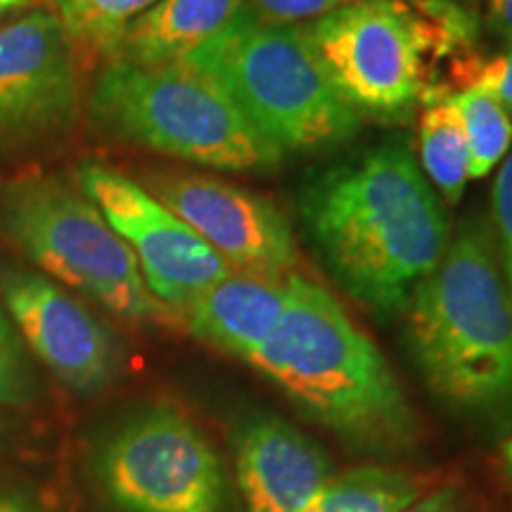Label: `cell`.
<instances>
[{
  "mask_svg": "<svg viewBox=\"0 0 512 512\" xmlns=\"http://www.w3.org/2000/svg\"><path fill=\"white\" fill-rule=\"evenodd\" d=\"M406 512H463L456 489H439L434 494L418 498Z\"/></svg>",
  "mask_w": 512,
  "mask_h": 512,
  "instance_id": "cb8c5ba5",
  "label": "cell"
},
{
  "mask_svg": "<svg viewBox=\"0 0 512 512\" xmlns=\"http://www.w3.org/2000/svg\"><path fill=\"white\" fill-rule=\"evenodd\" d=\"M0 294L24 347L69 392L95 396L117 380V337L67 287L31 268L0 264Z\"/></svg>",
  "mask_w": 512,
  "mask_h": 512,
  "instance_id": "7c38bea8",
  "label": "cell"
},
{
  "mask_svg": "<svg viewBox=\"0 0 512 512\" xmlns=\"http://www.w3.org/2000/svg\"><path fill=\"white\" fill-rule=\"evenodd\" d=\"M247 363L358 451L396 453L418 439L413 406L373 339L302 275H290L283 318Z\"/></svg>",
  "mask_w": 512,
  "mask_h": 512,
  "instance_id": "7a4b0ae2",
  "label": "cell"
},
{
  "mask_svg": "<svg viewBox=\"0 0 512 512\" xmlns=\"http://www.w3.org/2000/svg\"><path fill=\"white\" fill-rule=\"evenodd\" d=\"M418 136L425 178L448 204H456L470 181V150L463 121L451 100L444 98L427 105L420 117Z\"/></svg>",
  "mask_w": 512,
  "mask_h": 512,
  "instance_id": "e0dca14e",
  "label": "cell"
},
{
  "mask_svg": "<svg viewBox=\"0 0 512 512\" xmlns=\"http://www.w3.org/2000/svg\"><path fill=\"white\" fill-rule=\"evenodd\" d=\"M34 399V375L27 361V347L12 320L0 306V406H27Z\"/></svg>",
  "mask_w": 512,
  "mask_h": 512,
  "instance_id": "ffe728a7",
  "label": "cell"
},
{
  "mask_svg": "<svg viewBox=\"0 0 512 512\" xmlns=\"http://www.w3.org/2000/svg\"><path fill=\"white\" fill-rule=\"evenodd\" d=\"M0 235L38 273L131 323L171 316L147 290L138 261L100 209L55 174H24L0 185Z\"/></svg>",
  "mask_w": 512,
  "mask_h": 512,
  "instance_id": "8992f818",
  "label": "cell"
},
{
  "mask_svg": "<svg viewBox=\"0 0 512 512\" xmlns=\"http://www.w3.org/2000/svg\"><path fill=\"white\" fill-rule=\"evenodd\" d=\"M145 188L195 230L233 273L290 278L297 266L290 223L266 197L185 171L150 174Z\"/></svg>",
  "mask_w": 512,
  "mask_h": 512,
  "instance_id": "8fae6325",
  "label": "cell"
},
{
  "mask_svg": "<svg viewBox=\"0 0 512 512\" xmlns=\"http://www.w3.org/2000/svg\"><path fill=\"white\" fill-rule=\"evenodd\" d=\"M74 185L126 242L147 290L171 313H185L204 292L233 273L145 185L112 166L86 159L76 166Z\"/></svg>",
  "mask_w": 512,
  "mask_h": 512,
  "instance_id": "9c48e42d",
  "label": "cell"
},
{
  "mask_svg": "<svg viewBox=\"0 0 512 512\" xmlns=\"http://www.w3.org/2000/svg\"><path fill=\"white\" fill-rule=\"evenodd\" d=\"M157 0H55V15L74 46L112 57L124 31Z\"/></svg>",
  "mask_w": 512,
  "mask_h": 512,
  "instance_id": "ac0fdd59",
  "label": "cell"
},
{
  "mask_svg": "<svg viewBox=\"0 0 512 512\" xmlns=\"http://www.w3.org/2000/svg\"><path fill=\"white\" fill-rule=\"evenodd\" d=\"M406 309L413 356L434 394L465 411H510L512 297L482 219L448 240Z\"/></svg>",
  "mask_w": 512,
  "mask_h": 512,
  "instance_id": "3957f363",
  "label": "cell"
},
{
  "mask_svg": "<svg viewBox=\"0 0 512 512\" xmlns=\"http://www.w3.org/2000/svg\"><path fill=\"white\" fill-rule=\"evenodd\" d=\"M242 8L245 0H157L124 31L112 57L143 67L181 64L219 36Z\"/></svg>",
  "mask_w": 512,
  "mask_h": 512,
  "instance_id": "9a60e30c",
  "label": "cell"
},
{
  "mask_svg": "<svg viewBox=\"0 0 512 512\" xmlns=\"http://www.w3.org/2000/svg\"><path fill=\"white\" fill-rule=\"evenodd\" d=\"M88 114L121 143L207 169L256 174L283 162L238 105L183 62L143 67L112 57L93 83Z\"/></svg>",
  "mask_w": 512,
  "mask_h": 512,
  "instance_id": "277c9868",
  "label": "cell"
},
{
  "mask_svg": "<svg viewBox=\"0 0 512 512\" xmlns=\"http://www.w3.org/2000/svg\"><path fill=\"white\" fill-rule=\"evenodd\" d=\"M290 278L230 273L183 313L190 335L223 354L249 361L283 318Z\"/></svg>",
  "mask_w": 512,
  "mask_h": 512,
  "instance_id": "5bb4252c",
  "label": "cell"
},
{
  "mask_svg": "<svg viewBox=\"0 0 512 512\" xmlns=\"http://www.w3.org/2000/svg\"><path fill=\"white\" fill-rule=\"evenodd\" d=\"M74 48L48 8L0 27V155L27 150L74 124L81 105Z\"/></svg>",
  "mask_w": 512,
  "mask_h": 512,
  "instance_id": "30bf717a",
  "label": "cell"
},
{
  "mask_svg": "<svg viewBox=\"0 0 512 512\" xmlns=\"http://www.w3.org/2000/svg\"><path fill=\"white\" fill-rule=\"evenodd\" d=\"M335 91L358 117L401 121L430 91V62L460 50L406 0H354L304 24Z\"/></svg>",
  "mask_w": 512,
  "mask_h": 512,
  "instance_id": "52a82bcc",
  "label": "cell"
},
{
  "mask_svg": "<svg viewBox=\"0 0 512 512\" xmlns=\"http://www.w3.org/2000/svg\"><path fill=\"white\" fill-rule=\"evenodd\" d=\"M98 477L121 512H228L219 451L169 403L121 422L100 448Z\"/></svg>",
  "mask_w": 512,
  "mask_h": 512,
  "instance_id": "ba28073f",
  "label": "cell"
},
{
  "mask_svg": "<svg viewBox=\"0 0 512 512\" xmlns=\"http://www.w3.org/2000/svg\"><path fill=\"white\" fill-rule=\"evenodd\" d=\"M0 512H38L36 505H31L27 498L10 491H0Z\"/></svg>",
  "mask_w": 512,
  "mask_h": 512,
  "instance_id": "484cf974",
  "label": "cell"
},
{
  "mask_svg": "<svg viewBox=\"0 0 512 512\" xmlns=\"http://www.w3.org/2000/svg\"><path fill=\"white\" fill-rule=\"evenodd\" d=\"M456 107L470 150V181L491 174L512 147V121L503 107L479 88H465L448 95Z\"/></svg>",
  "mask_w": 512,
  "mask_h": 512,
  "instance_id": "d6986e66",
  "label": "cell"
},
{
  "mask_svg": "<svg viewBox=\"0 0 512 512\" xmlns=\"http://www.w3.org/2000/svg\"><path fill=\"white\" fill-rule=\"evenodd\" d=\"M406 3H411V5H422V3H430V0H406Z\"/></svg>",
  "mask_w": 512,
  "mask_h": 512,
  "instance_id": "f1b7e54d",
  "label": "cell"
},
{
  "mask_svg": "<svg viewBox=\"0 0 512 512\" xmlns=\"http://www.w3.org/2000/svg\"><path fill=\"white\" fill-rule=\"evenodd\" d=\"M503 460H505V467H508V475L512 479V439L503 446Z\"/></svg>",
  "mask_w": 512,
  "mask_h": 512,
  "instance_id": "83f0119b",
  "label": "cell"
},
{
  "mask_svg": "<svg viewBox=\"0 0 512 512\" xmlns=\"http://www.w3.org/2000/svg\"><path fill=\"white\" fill-rule=\"evenodd\" d=\"M453 76L458 83H463V88H479L489 93L512 121V43L505 53L489 60L472 53L458 57Z\"/></svg>",
  "mask_w": 512,
  "mask_h": 512,
  "instance_id": "44dd1931",
  "label": "cell"
},
{
  "mask_svg": "<svg viewBox=\"0 0 512 512\" xmlns=\"http://www.w3.org/2000/svg\"><path fill=\"white\" fill-rule=\"evenodd\" d=\"M486 22L494 34L512 43V0H486Z\"/></svg>",
  "mask_w": 512,
  "mask_h": 512,
  "instance_id": "d4e9b609",
  "label": "cell"
},
{
  "mask_svg": "<svg viewBox=\"0 0 512 512\" xmlns=\"http://www.w3.org/2000/svg\"><path fill=\"white\" fill-rule=\"evenodd\" d=\"M34 3L36 0H0V27L10 22V19H15L17 12L31 8Z\"/></svg>",
  "mask_w": 512,
  "mask_h": 512,
  "instance_id": "4316f807",
  "label": "cell"
},
{
  "mask_svg": "<svg viewBox=\"0 0 512 512\" xmlns=\"http://www.w3.org/2000/svg\"><path fill=\"white\" fill-rule=\"evenodd\" d=\"M491 211H494V226L498 235V249H501V266L505 273L512 297V147L505 155L501 169L491 190Z\"/></svg>",
  "mask_w": 512,
  "mask_h": 512,
  "instance_id": "7402d4cb",
  "label": "cell"
},
{
  "mask_svg": "<svg viewBox=\"0 0 512 512\" xmlns=\"http://www.w3.org/2000/svg\"><path fill=\"white\" fill-rule=\"evenodd\" d=\"M349 3L354 0H245L256 17L273 24H297V27H304V22H316Z\"/></svg>",
  "mask_w": 512,
  "mask_h": 512,
  "instance_id": "603a6c76",
  "label": "cell"
},
{
  "mask_svg": "<svg viewBox=\"0 0 512 512\" xmlns=\"http://www.w3.org/2000/svg\"><path fill=\"white\" fill-rule=\"evenodd\" d=\"M183 64L209 76L280 152H313L354 138L361 117L339 98L304 27L242 8Z\"/></svg>",
  "mask_w": 512,
  "mask_h": 512,
  "instance_id": "5b68a950",
  "label": "cell"
},
{
  "mask_svg": "<svg viewBox=\"0 0 512 512\" xmlns=\"http://www.w3.org/2000/svg\"><path fill=\"white\" fill-rule=\"evenodd\" d=\"M316 441L273 413H254L235 432V477L245 512H302L330 479Z\"/></svg>",
  "mask_w": 512,
  "mask_h": 512,
  "instance_id": "4fadbf2b",
  "label": "cell"
},
{
  "mask_svg": "<svg viewBox=\"0 0 512 512\" xmlns=\"http://www.w3.org/2000/svg\"><path fill=\"white\" fill-rule=\"evenodd\" d=\"M420 479L382 465L330 475L302 512H406L422 494Z\"/></svg>",
  "mask_w": 512,
  "mask_h": 512,
  "instance_id": "2e32d148",
  "label": "cell"
},
{
  "mask_svg": "<svg viewBox=\"0 0 512 512\" xmlns=\"http://www.w3.org/2000/svg\"><path fill=\"white\" fill-rule=\"evenodd\" d=\"M299 209L325 268L380 316L406 309L448 247L437 190L401 143H382L325 171L304 190Z\"/></svg>",
  "mask_w": 512,
  "mask_h": 512,
  "instance_id": "6da1fadb",
  "label": "cell"
}]
</instances>
